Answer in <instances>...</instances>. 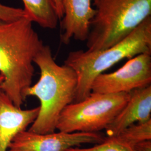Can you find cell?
<instances>
[{
	"label": "cell",
	"mask_w": 151,
	"mask_h": 151,
	"mask_svg": "<svg viewBox=\"0 0 151 151\" xmlns=\"http://www.w3.org/2000/svg\"><path fill=\"white\" fill-rule=\"evenodd\" d=\"M39 110V106L27 110L18 108L0 91V151H7L16 135L34 123Z\"/></svg>",
	"instance_id": "obj_8"
},
{
	"label": "cell",
	"mask_w": 151,
	"mask_h": 151,
	"mask_svg": "<svg viewBox=\"0 0 151 151\" xmlns=\"http://www.w3.org/2000/svg\"><path fill=\"white\" fill-rule=\"evenodd\" d=\"M43 45L26 16L0 21L1 89L18 108L27 99L25 92L32 86L35 72L34 60Z\"/></svg>",
	"instance_id": "obj_1"
},
{
	"label": "cell",
	"mask_w": 151,
	"mask_h": 151,
	"mask_svg": "<svg viewBox=\"0 0 151 151\" xmlns=\"http://www.w3.org/2000/svg\"><path fill=\"white\" fill-rule=\"evenodd\" d=\"M65 151H133L128 145L118 140L115 137H105L103 142L86 148L78 147L70 148Z\"/></svg>",
	"instance_id": "obj_13"
},
{
	"label": "cell",
	"mask_w": 151,
	"mask_h": 151,
	"mask_svg": "<svg viewBox=\"0 0 151 151\" xmlns=\"http://www.w3.org/2000/svg\"><path fill=\"white\" fill-rule=\"evenodd\" d=\"M34 63L40 70V78L27 89L25 96L37 97L40 105L38 116L28 130L41 134L52 133L57 129L62 112L75 101L77 76L69 66L56 63L48 45L44 44Z\"/></svg>",
	"instance_id": "obj_2"
},
{
	"label": "cell",
	"mask_w": 151,
	"mask_h": 151,
	"mask_svg": "<svg viewBox=\"0 0 151 151\" xmlns=\"http://www.w3.org/2000/svg\"><path fill=\"white\" fill-rule=\"evenodd\" d=\"M63 16L60 41L68 44L74 39L86 41L95 10L92 0H62Z\"/></svg>",
	"instance_id": "obj_9"
},
{
	"label": "cell",
	"mask_w": 151,
	"mask_h": 151,
	"mask_svg": "<svg viewBox=\"0 0 151 151\" xmlns=\"http://www.w3.org/2000/svg\"><path fill=\"white\" fill-rule=\"evenodd\" d=\"M133 151H151V140L139 142L133 146Z\"/></svg>",
	"instance_id": "obj_15"
},
{
	"label": "cell",
	"mask_w": 151,
	"mask_h": 151,
	"mask_svg": "<svg viewBox=\"0 0 151 151\" xmlns=\"http://www.w3.org/2000/svg\"><path fill=\"white\" fill-rule=\"evenodd\" d=\"M92 1L95 14L86 40L90 52L113 46L151 16V0Z\"/></svg>",
	"instance_id": "obj_4"
},
{
	"label": "cell",
	"mask_w": 151,
	"mask_h": 151,
	"mask_svg": "<svg viewBox=\"0 0 151 151\" xmlns=\"http://www.w3.org/2000/svg\"><path fill=\"white\" fill-rule=\"evenodd\" d=\"M113 137L132 148L141 142L151 140V119L144 123L132 124Z\"/></svg>",
	"instance_id": "obj_12"
},
{
	"label": "cell",
	"mask_w": 151,
	"mask_h": 151,
	"mask_svg": "<svg viewBox=\"0 0 151 151\" xmlns=\"http://www.w3.org/2000/svg\"><path fill=\"white\" fill-rule=\"evenodd\" d=\"M151 83V54L143 53L129 60L118 70L97 76L92 83L91 92H130Z\"/></svg>",
	"instance_id": "obj_6"
},
{
	"label": "cell",
	"mask_w": 151,
	"mask_h": 151,
	"mask_svg": "<svg viewBox=\"0 0 151 151\" xmlns=\"http://www.w3.org/2000/svg\"><path fill=\"white\" fill-rule=\"evenodd\" d=\"M4 81V77L3 76L0 75V91H1V85L2 83V82Z\"/></svg>",
	"instance_id": "obj_17"
},
{
	"label": "cell",
	"mask_w": 151,
	"mask_h": 151,
	"mask_svg": "<svg viewBox=\"0 0 151 151\" xmlns=\"http://www.w3.org/2000/svg\"><path fill=\"white\" fill-rule=\"evenodd\" d=\"M105 138L100 132H59L41 134L26 130L16 135L7 151H65L83 144H99Z\"/></svg>",
	"instance_id": "obj_7"
},
{
	"label": "cell",
	"mask_w": 151,
	"mask_h": 151,
	"mask_svg": "<svg viewBox=\"0 0 151 151\" xmlns=\"http://www.w3.org/2000/svg\"><path fill=\"white\" fill-rule=\"evenodd\" d=\"M25 16L41 27L54 29L59 20L52 0H22Z\"/></svg>",
	"instance_id": "obj_11"
},
{
	"label": "cell",
	"mask_w": 151,
	"mask_h": 151,
	"mask_svg": "<svg viewBox=\"0 0 151 151\" xmlns=\"http://www.w3.org/2000/svg\"><path fill=\"white\" fill-rule=\"evenodd\" d=\"M25 16L21 8H16L0 4V21L11 22Z\"/></svg>",
	"instance_id": "obj_14"
},
{
	"label": "cell",
	"mask_w": 151,
	"mask_h": 151,
	"mask_svg": "<svg viewBox=\"0 0 151 151\" xmlns=\"http://www.w3.org/2000/svg\"><path fill=\"white\" fill-rule=\"evenodd\" d=\"M151 119V85L130 92L129 99L113 121L105 129L108 137H113L132 124Z\"/></svg>",
	"instance_id": "obj_10"
},
{
	"label": "cell",
	"mask_w": 151,
	"mask_h": 151,
	"mask_svg": "<svg viewBox=\"0 0 151 151\" xmlns=\"http://www.w3.org/2000/svg\"><path fill=\"white\" fill-rule=\"evenodd\" d=\"M54 6L55 11L56 12L59 19H62L63 16V7L62 0H52Z\"/></svg>",
	"instance_id": "obj_16"
},
{
	"label": "cell",
	"mask_w": 151,
	"mask_h": 151,
	"mask_svg": "<svg viewBox=\"0 0 151 151\" xmlns=\"http://www.w3.org/2000/svg\"><path fill=\"white\" fill-rule=\"evenodd\" d=\"M130 92L103 94L91 92L68 105L60 115L57 129L65 133H99L107 128L123 109Z\"/></svg>",
	"instance_id": "obj_5"
},
{
	"label": "cell",
	"mask_w": 151,
	"mask_h": 151,
	"mask_svg": "<svg viewBox=\"0 0 151 151\" xmlns=\"http://www.w3.org/2000/svg\"><path fill=\"white\" fill-rule=\"evenodd\" d=\"M151 54V16L119 43L109 48L96 51L78 50L68 54L65 65L75 71L78 85L75 103L91 93L92 83L97 76L124 59L139 54Z\"/></svg>",
	"instance_id": "obj_3"
}]
</instances>
